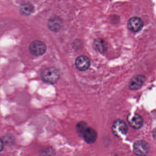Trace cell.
Returning a JSON list of instances; mask_svg holds the SVG:
<instances>
[{"label": "cell", "instance_id": "6da1fadb", "mask_svg": "<svg viewBox=\"0 0 156 156\" xmlns=\"http://www.w3.org/2000/svg\"><path fill=\"white\" fill-rule=\"evenodd\" d=\"M40 76L42 80L45 82L54 84L59 79L60 73L55 68L49 67L42 70Z\"/></svg>", "mask_w": 156, "mask_h": 156}, {"label": "cell", "instance_id": "7a4b0ae2", "mask_svg": "<svg viewBox=\"0 0 156 156\" xmlns=\"http://www.w3.org/2000/svg\"><path fill=\"white\" fill-rule=\"evenodd\" d=\"M112 130L115 136L121 137L127 133L128 127L123 121L118 119L115 120L113 124Z\"/></svg>", "mask_w": 156, "mask_h": 156}, {"label": "cell", "instance_id": "3957f363", "mask_svg": "<svg viewBox=\"0 0 156 156\" xmlns=\"http://www.w3.org/2000/svg\"><path fill=\"white\" fill-rule=\"evenodd\" d=\"M29 51L34 55H42L45 53L47 47L45 44L40 41H34L29 45Z\"/></svg>", "mask_w": 156, "mask_h": 156}, {"label": "cell", "instance_id": "277c9868", "mask_svg": "<svg viewBox=\"0 0 156 156\" xmlns=\"http://www.w3.org/2000/svg\"><path fill=\"white\" fill-rule=\"evenodd\" d=\"M133 151L136 155L146 156L149 153V145L146 142L143 140L137 141L134 144Z\"/></svg>", "mask_w": 156, "mask_h": 156}, {"label": "cell", "instance_id": "5b68a950", "mask_svg": "<svg viewBox=\"0 0 156 156\" xmlns=\"http://www.w3.org/2000/svg\"><path fill=\"white\" fill-rule=\"evenodd\" d=\"M127 121L130 126L135 129H140L143 123L142 116L137 114L129 115L127 117Z\"/></svg>", "mask_w": 156, "mask_h": 156}, {"label": "cell", "instance_id": "8992f818", "mask_svg": "<svg viewBox=\"0 0 156 156\" xmlns=\"http://www.w3.org/2000/svg\"><path fill=\"white\" fill-rule=\"evenodd\" d=\"M143 26V22L139 17H133L129 20L128 23V27L133 32L140 31Z\"/></svg>", "mask_w": 156, "mask_h": 156}, {"label": "cell", "instance_id": "52a82bcc", "mask_svg": "<svg viewBox=\"0 0 156 156\" xmlns=\"http://www.w3.org/2000/svg\"><path fill=\"white\" fill-rule=\"evenodd\" d=\"M75 65L78 69L81 71H85L89 67L90 61L86 56H80L75 61Z\"/></svg>", "mask_w": 156, "mask_h": 156}, {"label": "cell", "instance_id": "ba28073f", "mask_svg": "<svg viewBox=\"0 0 156 156\" xmlns=\"http://www.w3.org/2000/svg\"><path fill=\"white\" fill-rule=\"evenodd\" d=\"M82 135L85 142L88 144H93L97 140V132L93 128L87 127L83 132Z\"/></svg>", "mask_w": 156, "mask_h": 156}, {"label": "cell", "instance_id": "9c48e42d", "mask_svg": "<svg viewBox=\"0 0 156 156\" xmlns=\"http://www.w3.org/2000/svg\"><path fill=\"white\" fill-rule=\"evenodd\" d=\"M145 80V77L142 75H138L134 77L130 81L129 88L132 90H138L142 87Z\"/></svg>", "mask_w": 156, "mask_h": 156}, {"label": "cell", "instance_id": "30bf717a", "mask_svg": "<svg viewBox=\"0 0 156 156\" xmlns=\"http://www.w3.org/2000/svg\"><path fill=\"white\" fill-rule=\"evenodd\" d=\"M62 25V21L58 17H52L49 20L48 23L49 28L53 32H58L59 31Z\"/></svg>", "mask_w": 156, "mask_h": 156}, {"label": "cell", "instance_id": "8fae6325", "mask_svg": "<svg viewBox=\"0 0 156 156\" xmlns=\"http://www.w3.org/2000/svg\"><path fill=\"white\" fill-rule=\"evenodd\" d=\"M93 46L100 53H104L107 49V44L104 40L101 38H98L94 40Z\"/></svg>", "mask_w": 156, "mask_h": 156}, {"label": "cell", "instance_id": "7c38bea8", "mask_svg": "<svg viewBox=\"0 0 156 156\" xmlns=\"http://www.w3.org/2000/svg\"><path fill=\"white\" fill-rule=\"evenodd\" d=\"M34 9V6L31 4H24L20 7V12L23 15H29L33 12Z\"/></svg>", "mask_w": 156, "mask_h": 156}, {"label": "cell", "instance_id": "4fadbf2b", "mask_svg": "<svg viewBox=\"0 0 156 156\" xmlns=\"http://www.w3.org/2000/svg\"><path fill=\"white\" fill-rule=\"evenodd\" d=\"M39 154V156H55V152L52 147H46L40 150Z\"/></svg>", "mask_w": 156, "mask_h": 156}, {"label": "cell", "instance_id": "5bb4252c", "mask_svg": "<svg viewBox=\"0 0 156 156\" xmlns=\"http://www.w3.org/2000/svg\"><path fill=\"white\" fill-rule=\"evenodd\" d=\"M88 127L87 124L85 123L82 122L79 123L77 125V129L78 132L80 134L83 133L84 131H85V129Z\"/></svg>", "mask_w": 156, "mask_h": 156}, {"label": "cell", "instance_id": "9a60e30c", "mask_svg": "<svg viewBox=\"0 0 156 156\" xmlns=\"http://www.w3.org/2000/svg\"><path fill=\"white\" fill-rule=\"evenodd\" d=\"M3 148V143L2 141L0 139V152L2 151Z\"/></svg>", "mask_w": 156, "mask_h": 156}]
</instances>
